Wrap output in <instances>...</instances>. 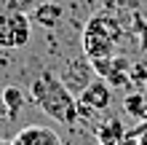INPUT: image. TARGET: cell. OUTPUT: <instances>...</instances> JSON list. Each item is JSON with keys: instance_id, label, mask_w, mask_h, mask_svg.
I'll list each match as a JSON object with an SVG mask.
<instances>
[{"instance_id": "10", "label": "cell", "mask_w": 147, "mask_h": 145, "mask_svg": "<svg viewBox=\"0 0 147 145\" xmlns=\"http://www.w3.org/2000/svg\"><path fill=\"white\" fill-rule=\"evenodd\" d=\"M0 99H3L5 116L11 118V121L22 113V108H24V94H22V89H19V86H13V83H8V86L0 91Z\"/></svg>"}, {"instance_id": "18", "label": "cell", "mask_w": 147, "mask_h": 145, "mask_svg": "<svg viewBox=\"0 0 147 145\" xmlns=\"http://www.w3.org/2000/svg\"><path fill=\"white\" fill-rule=\"evenodd\" d=\"M0 145H11V140H3V137H0Z\"/></svg>"}, {"instance_id": "15", "label": "cell", "mask_w": 147, "mask_h": 145, "mask_svg": "<svg viewBox=\"0 0 147 145\" xmlns=\"http://www.w3.org/2000/svg\"><path fill=\"white\" fill-rule=\"evenodd\" d=\"M136 32H139V46L147 48V19H136Z\"/></svg>"}, {"instance_id": "13", "label": "cell", "mask_w": 147, "mask_h": 145, "mask_svg": "<svg viewBox=\"0 0 147 145\" xmlns=\"http://www.w3.org/2000/svg\"><path fill=\"white\" fill-rule=\"evenodd\" d=\"M128 78H131V86H144V83H147V67H144L142 62H139V65H131Z\"/></svg>"}, {"instance_id": "14", "label": "cell", "mask_w": 147, "mask_h": 145, "mask_svg": "<svg viewBox=\"0 0 147 145\" xmlns=\"http://www.w3.org/2000/svg\"><path fill=\"white\" fill-rule=\"evenodd\" d=\"M91 65H94V73H96V78H107V75H110V67H112V57L91 59Z\"/></svg>"}, {"instance_id": "8", "label": "cell", "mask_w": 147, "mask_h": 145, "mask_svg": "<svg viewBox=\"0 0 147 145\" xmlns=\"http://www.w3.org/2000/svg\"><path fill=\"white\" fill-rule=\"evenodd\" d=\"M126 126H123V121L120 118H107V121H102L99 126H96V140L102 142V145H118L120 140L126 137Z\"/></svg>"}, {"instance_id": "6", "label": "cell", "mask_w": 147, "mask_h": 145, "mask_svg": "<svg viewBox=\"0 0 147 145\" xmlns=\"http://www.w3.org/2000/svg\"><path fill=\"white\" fill-rule=\"evenodd\" d=\"M78 102H83V105H88L91 110L102 113V110H107L110 102H112V86L105 78H94L88 86L78 94Z\"/></svg>"}, {"instance_id": "7", "label": "cell", "mask_w": 147, "mask_h": 145, "mask_svg": "<svg viewBox=\"0 0 147 145\" xmlns=\"http://www.w3.org/2000/svg\"><path fill=\"white\" fill-rule=\"evenodd\" d=\"M62 16H64V8L54 3V0H43V3L35 5L32 11V22H38V27H46V30H56L62 24Z\"/></svg>"}, {"instance_id": "4", "label": "cell", "mask_w": 147, "mask_h": 145, "mask_svg": "<svg viewBox=\"0 0 147 145\" xmlns=\"http://www.w3.org/2000/svg\"><path fill=\"white\" fill-rule=\"evenodd\" d=\"M59 78L64 81V86L72 91H80L88 86V83L96 78V73H94V65H91V59H70V62L64 65V70H62V75Z\"/></svg>"}, {"instance_id": "2", "label": "cell", "mask_w": 147, "mask_h": 145, "mask_svg": "<svg viewBox=\"0 0 147 145\" xmlns=\"http://www.w3.org/2000/svg\"><path fill=\"white\" fill-rule=\"evenodd\" d=\"M123 38V27L120 22H115L107 14H94L83 27L80 43L88 59H99V57H112L115 54L118 40Z\"/></svg>"}, {"instance_id": "5", "label": "cell", "mask_w": 147, "mask_h": 145, "mask_svg": "<svg viewBox=\"0 0 147 145\" xmlns=\"http://www.w3.org/2000/svg\"><path fill=\"white\" fill-rule=\"evenodd\" d=\"M11 145H64L56 129H51L46 124H27L24 129L16 132Z\"/></svg>"}, {"instance_id": "9", "label": "cell", "mask_w": 147, "mask_h": 145, "mask_svg": "<svg viewBox=\"0 0 147 145\" xmlns=\"http://www.w3.org/2000/svg\"><path fill=\"white\" fill-rule=\"evenodd\" d=\"M128 70H131V62L126 57H112V67H110V75H107V83L112 89H126L131 86V78H128Z\"/></svg>"}, {"instance_id": "1", "label": "cell", "mask_w": 147, "mask_h": 145, "mask_svg": "<svg viewBox=\"0 0 147 145\" xmlns=\"http://www.w3.org/2000/svg\"><path fill=\"white\" fill-rule=\"evenodd\" d=\"M30 97L32 102L46 113L48 118H54L56 124L72 129L78 124V97L64 86V81L56 73L43 70L30 86Z\"/></svg>"}, {"instance_id": "17", "label": "cell", "mask_w": 147, "mask_h": 145, "mask_svg": "<svg viewBox=\"0 0 147 145\" xmlns=\"http://www.w3.org/2000/svg\"><path fill=\"white\" fill-rule=\"evenodd\" d=\"M139 145H147V134H142V137H139Z\"/></svg>"}, {"instance_id": "3", "label": "cell", "mask_w": 147, "mask_h": 145, "mask_svg": "<svg viewBox=\"0 0 147 145\" xmlns=\"http://www.w3.org/2000/svg\"><path fill=\"white\" fill-rule=\"evenodd\" d=\"M32 38V19L19 11H0V48H24Z\"/></svg>"}, {"instance_id": "20", "label": "cell", "mask_w": 147, "mask_h": 145, "mask_svg": "<svg viewBox=\"0 0 147 145\" xmlns=\"http://www.w3.org/2000/svg\"><path fill=\"white\" fill-rule=\"evenodd\" d=\"M144 89H147V83H144Z\"/></svg>"}, {"instance_id": "12", "label": "cell", "mask_w": 147, "mask_h": 145, "mask_svg": "<svg viewBox=\"0 0 147 145\" xmlns=\"http://www.w3.org/2000/svg\"><path fill=\"white\" fill-rule=\"evenodd\" d=\"M38 3H43V0H0V11H19V14H32Z\"/></svg>"}, {"instance_id": "11", "label": "cell", "mask_w": 147, "mask_h": 145, "mask_svg": "<svg viewBox=\"0 0 147 145\" xmlns=\"http://www.w3.org/2000/svg\"><path fill=\"white\" fill-rule=\"evenodd\" d=\"M123 108L128 116H134L136 121H147V97L144 91H134V94H128L123 99Z\"/></svg>"}, {"instance_id": "19", "label": "cell", "mask_w": 147, "mask_h": 145, "mask_svg": "<svg viewBox=\"0 0 147 145\" xmlns=\"http://www.w3.org/2000/svg\"><path fill=\"white\" fill-rule=\"evenodd\" d=\"M0 113H3V99H0Z\"/></svg>"}, {"instance_id": "21", "label": "cell", "mask_w": 147, "mask_h": 145, "mask_svg": "<svg viewBox=\"0 0 147 145\" xmlns=\"http://www.w3.org/2000/svg\"><path fill=\"white\" fill-rule=\"evenodd\" d=\"M96 145H102V142H96Z\"/></svg>"}, {"instance_id": "16", "label": "cell", "mask_w": 147, "mask_h": 145, "mask_svg": "<svg viewBox=\"0 0 147 145\" xmlns=\"http://www.w3.org/2000/svg\"><path fill=\"white\" fill-rule=\"evenodd\" d=\"M118 145H139V137H136V134H134V132H126V137H123V140H120Z\"/></svg>"}]
</instances>
